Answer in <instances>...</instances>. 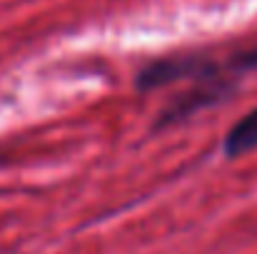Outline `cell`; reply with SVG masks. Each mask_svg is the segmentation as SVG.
<instances>
[{
	"label": "cell",
	"mask_w": 257,
	"mask_h": 254,
	"mask_svg": "<svg viewBox=\"0 0 257 254\" xmlns=\"http://www.w3.org/2000/svg\"><path fill=\"white\" fill-rule=\"evenodd\" d=\"M252 70H257V48L232 53L225 60H215L207 55H177V58H160V60L148 63L138 73L135 85L140 92H153V90L182 83V80L205 83V80H217L225 75L245 78Z\"/></svg>",
	"instance_id": "obj_1"
},
{
	"label": "cell",
	"mask_w": 257,
	"mask_h": 254,
	"mask_svg": "<svg viewBox=\"0 0 257 254\" xmlns=\"http://www.w3.org/2000/svg\"><path fill=\"white\" fill-rule=\"evenodd\" d=\"M252 150H257V105L227 130L222 142V152L230 160H237Z\"/></svg>",
	"instance_id": "obj_2"
}]
</instances>
